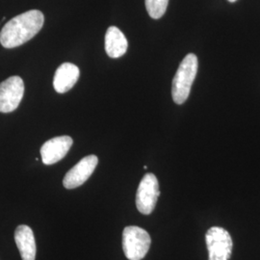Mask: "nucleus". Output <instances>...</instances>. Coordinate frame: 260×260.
<instances>
[{"label":"nucleus","instance_id":"1","mask_svg":"<svg viewBox=\"0 0 260 260\" xmlns=\"http://www.w3.org/2000/svg\"><path fill=\"white\" fill-rule=\"evenodd\" d=\"M45 16L39 10H30L10 19L0 32V44L5 48L18 47L35 37L44 26Z\"/></svg>","mask_w":260,"mask_h":260},{"label":"nucleus","instance_id":"2","mask_svg":"<svg viewBox=\"0 0 260 260\" xmlns=\"http://www.w3.org/2000/svg\"><path fill=\"white\" fill-rule=\"evenodd\" d=\"M198 57L194 53L186 55L178 67L172 84V95L177 104H183L188 100L198 73Z\"/></svg>","mask_w":260,"mask_h":260},{"label":"nucleus","instance_id":"3","mask_svg":"<svg viewBox=\"0 0 260 260\" xmlns=\"http://www.w3.org/2000/svg\"><path fill=\"white\" fill-rule=\"evenodd\" d=\"M151 239L148 232L136 225H129L122 233V249L128 260H142L148 253Z\"/></svg>","mask_w":260,"mask_h":260},{"label":"nucleus","instance_id":"4","mask_svg":"<svg viewBox=\"0 0 260 260\" xmlns=\"http://www.w3.org/2000/svg\"><path fill=\"white\" fill-rule=\"evenodd\" d=\"M209 260H229L232 256L233 243L230 233L220 226L210 228L205 234Z\"/></svg>","mask_w":260,"mask_h":260},{"label":"nucleus","instance_id":"5","mask_svg":"<svg viewBox=\"0 0 260 260\" xmlns=\"http://www.w3.org/2000/svg\"><path fill=\"white\" fill-rule=\"evenodd\" d=\"M160 195L157 177L153 174H147L140 182L136 194V206L140 213L149 215L157 203Z\"/></svg>","mask_w":260,"mask_h":260},{"label":"nucleus","instance_id":"6","mask_svg":"<svg viewBox=\"0 0 260 260\" xmlns=\"http://www.w3.org/2000/svg\"><path fill=\"white\" fill-rule=\"evenodd\" d=\"M23 93L24 83L19 76H11L0 83V112L15 111L22 101Z\"/></svg>","mask_w":260,"mask_h":260},{"label":"nucleus","instance_id":"7","mask_svg":"<svg viewBox=\"0 0 260 260\" xmlns=\"http://www.w3.org/2000/svg\"><path fill=\"white\" fill-rule=\"evenodd\" d=\"M98 163L99 158L95 155H88L82 158L75 167L66 174L63 179V185L66 189H75L84 184L93 175Z\"/></svg>","mask_w":260,"mask_h":260},{"label":"nucleus","instance_id":"8","mask_svg":"<svg viewBox=\"0 0 260 260\" xmlns=\"http://www.w3.org/2000/svg\"><path fill=\"white\" fill-rule=\"evenodd\" d=\"M74 141L70 136H59L47 141L41 148L43 163L52 165L65 157Z\"/></svg>","mask_w":260,"mask_h":260},{"label":"nucleus","instance_id":"9","mask_svg":"<svg viewBox=\"0 0 260 260\" xmlns=\"http://www.w3.org/2000/svg\"><path fill=\"white\" fill-rule=\"evenodd\" d=\"M15 241L22 260L36 259V241L33 231L26 224H20L15 232Z\"/></svg>","mask_w":260,"mask_h":260},{"label":"nucleus","instance_id":"10","mask_svg":"<svg viewBox=\"0 0 260 260\" xmlns=\"http://www.w3.org/2000/svg\"><path fill=\"white\" fill-rule=\"evenodd\" d=\"M79 69L72 63H64L56 70L53 78V87L56 92L65 93L75 86L79 78Z\"/></svg>","mask_w":260,"mask_h":260},{"label":"nucleus","instance_id":"11","mask_svg":"<svg viewBox=\"0 0 260 260\" xmlns=\"http://www.w3.org/2000/svg\"><path fill=\"white\" fill-rule=\"evenodd\" d=\"M128 47L127 40L121 30L110 26L105 34V51L111 58H120L125 54Z\"/></svg>","mask_w":260,"mask_h":260},{"label":"nucleus","instance_id":"12","mask_svg":"<svg viewBox=\"0 0 260 260\" xmlns=\"http://www.w3.org/2000/svg\"><path fill=\"white\" fill-rule=\"evenodd\" d=\"M169 0H146V8L149 17L154 19L162 18L167 10Z\"/></svg>","mask_w":260,"mask_h":260},{"label":"nucleus","instance_id":"13","mask_svg":"<svg viewBox=\"0 0 260 260\" xmlns=\"http://www.w3.org/2000/svg\"><path fill=\"white\" fill-rule=\"evenodd\" d=\"M230 2H232V3H233V2H235V1H237V0H229Z\"/></svg>","mask_w":260,"mask_h":260}]
</instances>
